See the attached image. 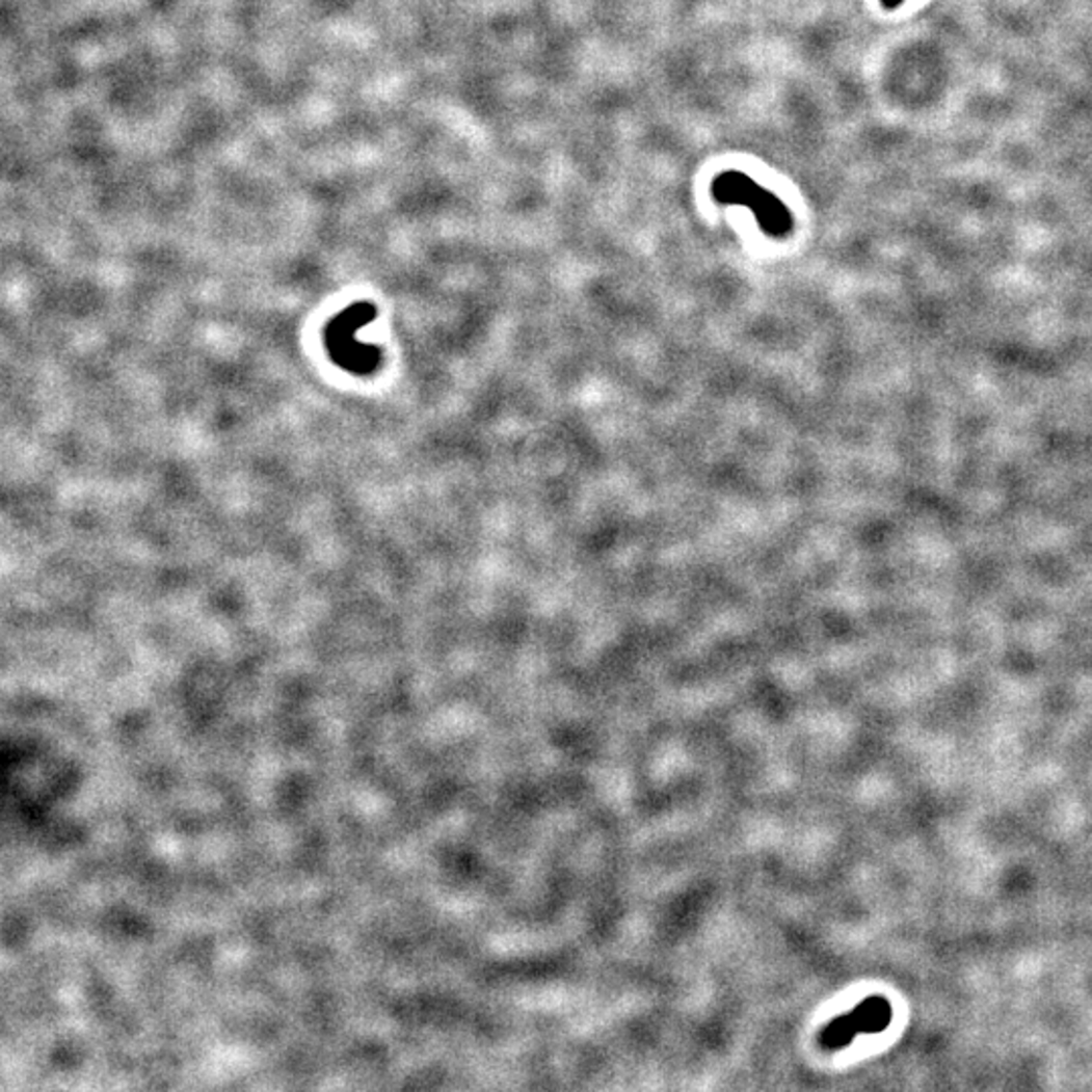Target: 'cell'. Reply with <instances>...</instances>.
Instances as JSON below:
<instances>
[{
	"label": "cell",
	"mask_w": 1092,
	"mask_h": 1092,
	"mask_svg": "<svg viewBox=\"0 0 1092 1092\" xmlns=\"http://www.w3.org/2000/svg\"><path fill=\"white\" fill-rule=\"evenodd\" d=\"M901 2H903V0H882V4H884L886 8H895V6H899Z\"/></svg>",
	"instance_id": "obj_2"
},
{
	"label": "cell",
	"mask_w": 1092,
	"mask_h": 1092,
	"mask_svg": "<svg viewBox=\"0 0 1092 1092\" xmlns=\"http://www.w3.org/2000/svg\"><path fill=\"white\" fill-rule=\"evenodd\" d=\"M711 192L720 205L749 207L758 227L771 237H785L793 229L792 213L783 201L739 170L720 172Z\"/></svg>",
	"instance_id": "obj_1"
}]
</instances>
